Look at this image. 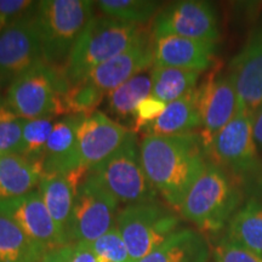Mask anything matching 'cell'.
Returning a JSON list of instances; mask_svg holds the SVG:
<instances>
[{
  "instance_id": "obj_1",
  "label": "cell",
  "mask_w": 262,
  "mask_h": 262,
  "mask_svg": "<svg viewBox=\"0 0 262 262\" xmlns=\"http://www.w3.org/2000/svg\"><path fill=\"white\" fill-rule=\"evenodd\" d=\"M140 157L150 185L178 211L209 162L198 133L146 135L140 143Z\"/></svg>"
},
{
  "instance_id": "obj_2",
  "label": "cell",
  "mask_w": 262,
  "mask_h": 262,
  "mask_svg": "<svg viewBox=\"0 0 262 262\" xmlns=\"http://www.w3.org/2000/svg\"><path fill=\"white\" fill-rule=\"evenodd\" d=\"M242 183L209 160L183 201L180 214L201 231L217 233L227 227L243 203Z\"/></svg>"
},
{
  "instance_id": "obj_3",
  "label": "cell",
  "mask_w": 262,
  "mask_h": 262,
  "mask_svg": "<svg viewBox=\"0 0 262 262\" xmlns=\"http://www.w3.org/2000/svg\"><path fill=\"white\" fill-rule=\"evenodd\" d=\"M147 32L148 29L143 26L126 24L108 16H93L64 66L70 85L86 79L95 68L127 50Z\"/></svg>"
},
{
  "instance_id": "obj_4",
  "label": "cell",
  "mask_w": 262,
  "mask_h": 262,
  "mask_svg": "<svg viewBox=\"0 0 262 262\" xmlns=\"http://www.w3.org/2000/svg\"><path fill=\"white\" fill-rule=\"evenodd\" d=\"M95 4L90 0L38 2L35 18L44 62L64 68L72 49L93 18Z\"/></svg>"
},
{
  "instance_id": "obj_5",
  "label": "cell",
  "mask_w": 262,
  "mask_h": 262,
  "mask_svg": "<svg viewBox=\"0 0 262 262\" xmlns=\"http://www.w3.org/2000/svg\"><path fill=\"white\" fill-rule=\"evenodd\" d=\"M70 88L64 68L41 62L12 81L6 104L19 119H42L62 114V96Z\"/></svg>"
},
{
  "instance_id": "obj_6",
  "label": "cell",
  "mask_w": 262,
  "mask_h": 262,
  "mask_svg": "<svg viewBox=\"0 0 262 262\" xmlns=\"http://www.w3.org/2000/svg\"><path fill=\"white\" fill-rule=\"evenodd\" d=\"M209 158L244 183L262 180V160L253 135V114L238 110L208 146Z\"/></svg>"
},
{
  "instance_id": "obj_7",
  "label": "cell",
  "mask_w": 262,
  "mask_h": 262,
  "mask_svg": "<svg viewBox=\"0 0 262 262\" xmlns=\"http://www.w3.org/2000/svg\"><path fill=\"white\" fill-rule=\"evenodd\" d=\"M88 173L117 199L133 205L156 202L157 191L147 179L141 164L140 147L134 133L119 149Z\"/></svg>"
},
{
  "instance_id": "obj_8",
  "label": "cell",
  "mask_w": 262,
  "mask_h": 262,
  "mask_svg": "<svg viewBox=\"0 0 262 262\" xmlns=\"http://www.w3.org/2000/svg\"><path fill=\"white\" fill-rule=\"evenodd\" d=\"M179 224V216L157 202L127 205L118 212L116 220L131 262H139L152 253L178 231Z\"/></svg>"
},
{
  "instance_id": "obj_9",
  "label": "cell",
  "mask_w": 262,
  "mask_h": 262,
  "mask_svg": "<svg viewBox=\"0 0 262 262\" xmlns=\"http://www.w3.org/2000/svg\"><path fill=\"white\" fill-rule=\"evenodd\" d=\"M119 203L93 176L86 173L77 189L68 238L75 243H93L116 226Z\"/></svg>"
},
{
  "instance_id": "obj_10",
  "label": "cell",
  "mask_w": 262,
  "mask_h": 262,
  "mask_svg": "<svg viewBox=\"0 0 262 262\" xmlns=\"http://www.w3.org/2000/svg\"><path fill=\"white\" fill-rule=\"evenodd\" d=\"M152 33L155 39L178 35L214 44L221 37L217 12L202 0H182L160 10L153 19Z\"/></svg>"
},
{
  "instance_id": "obj_11",
  "label": "cell",
  "mask_w": 262,
  "mask_h": 262,
  "mask_svg": "<svg viewBox=\"0 0 262 262\" xmlns=\"http://www.w3.org/2000/svg\"><path fill=\"white\" fill-rule=\"evenodd\" d=\"M35 9L0 32V86L44 62Z\"/></svg>"
},
{
  "instance_id": "obj_12",
  "label": "cell",
  "mask_w": 262,
  "mask_h": 262,
  "mask_svg": "<svg viewBox=\"0 0 262 262\" xmlns=\"http://www.w3.org/2000/svg\"><path fill=\"white\" fill-rule=\"evenodd\" d=\"M0 215L14 221L45 253L71 244L52 220L38 191L0 201Z\"/></svg>"
},
{
  "instance_id": "obj_13",
  "label": "cell",
  "mask_w": 262,
  "mask_h": 262,
  "mask_svg": "<svg viewBox=\"0 0 262 262\" xmlns=\"http://www.w3.org/2000/svg\"><path fill=\"white\" fill-rule=\"evenodd\" d=\"M202 117L201 136L206 149L219 131L238 112V95L233 78L227 71H216L198 86Z\"/></svg>"
},
{
  "instance_id": "obj_14",
  "label": "cell",
  "mask_w": 262,
  "mask_h": 262,
  "mask_svg": "<svg viewBox=\"0 0 262 262\" xmlns=\"http://www.w3.org/2000/svg\"><path fill=\"white\" fill-rule=\"evenodd\" d=\"M131 134L133 130L104 113L85 116L77 133L81 168L89 170L103 163L125 143Z\"/></svg>"
},
{
  "instance_id": "obj_15",
  "label": "cell",
  "mask_w": 262,
  "mask_h": 262,
  "mask_svg": "<svg viewBox=\"0 0 262 262\" xmlns=\"http://www.w3.org/2000/svg\"><path fill=\"white\" fill-rule=\"evenodd\" d=\"M228 72L237 90L238 110L253 114L262 106V25L249 34Z\"/></svg>"
},
{
  "instance_id": "obj_16",
  "label": "cell",
  "mask_w": 262,
  "mask_h": 262,
  "mask_svg": "<svg viewBox=\"0 0 262 262\" xmlns=\"http://www.w3.org/2000/svg\"><path fill=\"white\" fill-rule=\"evenodd\" d=\"M155 37L148 31L127 50L95 68L86 79L108 94L155 66Z\"/></svg>"
},
{
  "instance_id": "obj_17",
  "label": "cell",
  "mask_w": 262,
  "mask_h": 262,
  "mask_svg": "<svg viewBox=\"0 0 262 262\" xmlns=\"http://www.w3.org/2000/svg\"><path fill=\"white\" fill-rule=\"evenodd\" d=\"M84 117L72 114L54 124L40 159L42 178L64 176L81 168L77 133Z\"/></svg>"
},
{
  "instance_id": "obj_18",
  "label": "cell",
  "mask_w": 262,
  "mask_h": 262,
  "mask_svg": "<svg viewBox=\"0 0 262 262\" xmlns=\"http://www.w3.org/2000/svg\"><path fill=\"white\" fill-rule=\"evenodd\" d=\"M155 66L203 73L212 67L217 44L178 35L155 39Z\"/></svg>"
},
{
  "instance_id": "obj_19",
  "label": "cell",
  "mask_w": 262,
  "mask_h": 262,
  "mask_svg": "<svg viewBox=\"0 0 262 262\" xmlns=\"http://www.w3.org/2000/svg\"><path fill=\"white\" fill-rule=\"evenodd\" d=\"M210 245L195 229H178L139 262H209Z\"/></svg>"
},
{
  "instance_id": "obj_20",
  "label": "cell",
  "mask_w": 262,
  "mask_h": 262,
  "mask_svg": "<svg viewBox=\"0 0 262 262\" xmlns=\"http://www.w3.org/2000/svg\"><path fill=\"white\" fill-rule=\"evenodd\" d=\"M202 127L198 86L179 100L166 104L164 112L147 125V135H180Z\"/></svg>"
},
{
  "instance_id": "obj_21",
  "label": "cell",
  "mask_w": 262,
  "mask_h": 262,
  "mask_svg": "<svg viewBox=\"0 0 262 262\" xmlns=\"http://www.w3.org/2000/svg\"><path fill=\"white\" fill-rule=\"evenodd\" d=\"M42 178L41 162L21 155L0 159V201L16 198L34 191Z\"/></svg>"
},
{
  "instance_id": "obj_22",
  "label": "cell",
  "mask_w": 262,
  "mask_h": 262,
  "mask_svg": "<svg viewBox=\"0 0 262 262\" xmlns=\"http://www.w3.org/2000/svg\"><path fill=\"white\" fill-rule=\"evenodd\" d=\"M226 238L262 256V201L249 198L227 226Z\"/></svg>"
},
{
  "instance_id": "obj_23",
  "label": "cell",
  "mask_w": 262,
  "mask_h": 262,
  "mask_svg": "<svg viewBox=\"0 0 262 262\" xmlns=\"http://www.w3.org/2000/svg\"><path fill=\"white\" fill-rule=\"evenodd\" d=\"M38 192L40 193L42 202L50 212L52 220L58 226L62 233L68 238V226L77 188L68 181L66 176H52L40 180Z\"/></svg>"
},
{
  "instance_id": "obj_24",
  "label": "cell",
  "mask_w": 262,
  "mask_h": 262,
  "mask_svg": "<svg viewBox=\"0 0 262 262\" xmlns=\"http://www.w3.org/2000/svg\"><path fill=\"white\" fill-rule=\"evenodd\" d=\"M201 74L180 68L153 66L150 72L152 96L166 104L173 102L196 89Z\"/></svg>"
},
{
  "instance_id": "obj_25",
  "label": "cell",
  "mask_w": 262,
  "mask_h": 262,
  "mask_svg": "<svg viewBox=\"0 0 262 262\" xmlns=\"http://www.w3.org/2000/svg\"><path fill=\"white\" fill-rule=\"evenodd\" d=\"M44 253L14 221L0 215V262H37Z\"/></svg>"
},
{
  "instance_id": "obj_26",
  "label": "cell",
  "mask_w": 262,
  "mask_h": 262,
  "mask_svg": "<svg viewBox=\"0 0 262 262\" xmlns=\"http://www.w3.org/2000/svg\"><path fill=\"white\" fill-rule=\"evenodd\" d=\"M152 95V77L141 73L108 93V108L118 118L135 117L136 107Z\"/></svg>"
},
{
  "instance_id": "obj_27",
  "label": "cell",
  "mask_w": 262,
  "mask_h": 262,
  "mask_svg": "<svg viewBox=\"0 0 262 262\" xmlns=\"http://www.w3.org/2000/svg\"><path fill=\"white\" fill-rule=\"evenodd\" d=\"M96 4L104 16L139 26L155 18L160 9L159 2L150 0H101Z\"/></svg>"
},
{
  "instance_id": "obj_28",
  "label": "cell",
  "mask_w": 262,
  "mask_h": 262,
  "mask_svg": "<svg viewBox=\"0 0 262 262\" xmlns=\"http://www.w3.org/2000/svg\"><path fill=\"white\" fill-rule=\"evenodd\" d=\"M103 96V91L88 79H84L77 84L70 85L62 96V111L63 113L89 116L100 106Z\"/></svg>"
},
{
  "instance_id": "obj_29",
  "label": "cell",
  "mask_w": 262,
  "mask_h": 262,
  "mask_svg": "<svg viewBox=\"0 0 262 262\" xmlns=\"http://www.w3.org/2000/svg\"><path fill=\"white\" fill-rule=\"evenodd\" d=\"M52 127L54 124L49 118L25 120L24 131H22V141H24L22 156L40 160L49 137L51 135Z\"/></svg>"
},
{
  "instance_id": "obj_30",
  "label": "cell",
  "mask_w": 262,
  "mask_h": 262,
  "mask_svg": "<svg viewBox=\"0 0 262 262\" xmlns=\"http://www.w3.org/2000/svg\"><path fill=\"white\" fill-rule=\"evenodd\" d=\"M90 244L98 258L112 262H131L124 239L116 226Z\"/></svg>"
},
{
  "instance_id": "obj_31",
  "label": "cell",
  "mask_w": 262,
  "mask_h": 262,
  "mask_svg": "<svg viewBox=\"0 0 262 262\" xmlns=\"http://www.w3.org/2000/svg\"><path fill=\"white\" fill-rule=\"evenodd\" d=\"M24 119H14L0 123V155H21L24 153Z\"/></svg>"
},
{
  "instance_id": "obj_32",
  "label": "cell",
  "mask_w": 262,
  "mask_h": 262,
  "mask_svg": "<svg viewBox=\"0 0 262 262\" xmlns=\"http://www.w3.org/2000/svg\"><path fill=\"white\" fill-rule=\"evenodd\" d=\"M215 262H262V256L242 245L222 238L214 249Z\"/></svg>"
},
{
  "instance_id": "obj_33",
  "label": "cell",
  "mask_w": 262,
  "mask_h": 262,
  "mask_svg": "<svg viewBox=\"0 0 262 262\" xmlns=\"http://www.w3.org/2000/svg\"><path fill=\"white\" fill-rule=\"evenodd\" d=\"M37 4L29 0H0V32L29 14Z\"/></svg>"
},
{
  "instance_id": "obj_34",
  "label": "cell",
  "mask_w": 262,
  "mask_h": 262,
  "mask_svg": "<svg viewBox=\"0 0 262 262\" xmlns=\"http://www.w3.org/2000/svg\"><path fill=\"white\" fill-rule=\"evenodd\" d=\"M165 108L166 103H164L163 101L158 100V98L153 97L152 95L145 98L136 107L135 117H134V119H135V130L134 131H139L142 127H146L152 122H155L157 118L164 112Z\"/></svg>"
},
{
  "instance_id": "obj_35",
  "label": "cell",
  "mask_w": 262,
  "mask_h": 262,
  "mask_svg": "<svg viewBox=\"0 0 262 262\" xmlns=\"http://www.w3.org/2000/svg\"><path fill=\"white\" fill-rule=\"evenodd\" d=\"M74 245L75 244L71 243L64 245V247L47 251L41 255L37 262H70L74 250Z\"/></svg>"
},
{
  "instance_id": "obj_36",
  "label": "cell",
  "mask_w": 262,
  "mask_h": 262,
  "mask_svg": "<svg viewBox=\"0 0 262 262\" xmlns=\"http://www.w3.org/2000/svg\"><path fill=\"white\" fill-rule=\"evenodd\" d=\"M70 262H98V256L93 250L90 243H75Z\"/></svg>"
},
{
  "instance_id": "obj_37",
  "label": "cell",
  "mask_w": 262,
  "mask_h": 262,
  "mask_svg": "<svg viewBox=\"0 0 262 262\" xmlns=\"http://www.w3.org/2000/svg\"><path fill=\"white\" fill-rule=\"evenodd\" d=\"M253 135L258 150L262 152V106L253 113Z\"/></svg>"
},
{
  "instance_id": "obj_38",
  "label": "cell",
  "mask_w": 262,
  "mask_h": 262,
  "mask_svg": "<svg viewBox=\"0 0 262 262\" xmlns=\"http://www.w3.org/2000/svg\"><path fill=\"white\" fill-rule=\"evenodd\" d=\"M17 116L8 107V104H0V123L17 119Z\"/></svg>"
},
{
  "instance_id": "obj_39",
  "label": "cell",
  "mask_w": 262,
  "mask_h": 262,
  "mask_svg": "<svg viewBox=\"0 0 262 262\" xmlns=\"http://www.w3.org/2000/svg\"><path fill=\"white\" fill-rule=\"evenodd\" d=\"M98 262H112V261H107V260H103V258H98Z\"/></svg>"
},
{
  "instance_id": "obj_40",
  "label": "cell",
  "mask_w": 262,
  "mask_h": 262,
  "mask_svg": "<svg viewBox=\"0 0 262 262\" xmlns=\"http://www.w3.org/2000/svg\"><path fill=\"white\" fill-rule=\"evenodd\" d=\"M258 186H260V188L262 189V180H261V181H260V182H258Z\"/></svg>"
},
{
  "instance_id": "obj_41",
  "label": "cell",
  "mask_w": 262,
  "mask_h": 262,
  "mask_svg": "<svg viewBox=\"0 0 262 262\" xmlns=\"http://www.w3.org/2000/svg\"><path fill=\"white\" fill-rule=\"evenodd\" d=\"M2 157H3V156H2V155H0V159H2Z\"/></svg>"
}]
</instances>
